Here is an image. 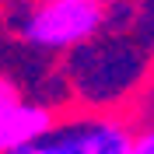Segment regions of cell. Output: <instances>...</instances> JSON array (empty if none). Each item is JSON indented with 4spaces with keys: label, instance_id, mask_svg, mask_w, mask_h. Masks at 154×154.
<instances>
[{
    "label": "cell",
    "instance_id": "3957f363",
    "mask_svg": "<svg viewBox=\"0 0 154 154\" xmlns=\"http://www.w3.org/2000/svg\"><path fill=\"white\" fill-rule=\"evenodd\" d=\"M53 123L56 112L46 102L25 98L14 77L0 74V154H25Z\"/></svg>",
    "mask_w": 154,
    "mask_h": 154
},
{
    "label": "cell",
    "instance_id": "6da1fadb",
    "mask_svg": "<svg viewBox=\"0 0 154 154\" xmlns=\"http://www.w3.org/2000/svg\"><path fill=\"white\" fill-rule=\"evenodd\" d=\"M109 21V0H7L4 25L35 53H70L88 46Z\"/></svg>",
    "mask_w": 154,
    "mask_h": 154
},
{
    "label": "cell",
    "instance_id": "277c9868",
    "mask_svg": "<svg viewBox=\"0 0 154 154\" xmlns=\"http://www.w3.org/2000/svg\"><path fill=\"white\" fill-rule=\"evenodd\" d=\"M130 154H154V123L133 130V147H130Z\"/></svg>",
    "mask_w": 154,
    "mask_h": 154
},
{
    "label": "cell",
    "instance_id": "7a4b0ae2",
    "mask_svg": "<svg viewBox=\"0 0 154 154\" xmlns=\"http://www.w3.org/2000/svg\"><path fill=\"white\" fill-rule=\"evenodd\" d=\"M133 126L123 116H81L53 123L25 154H130Z\"/></svg>",
    "mask_w": 154,
    "mask_h": 154
}]
</instances>
